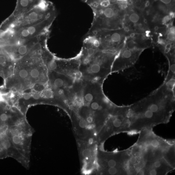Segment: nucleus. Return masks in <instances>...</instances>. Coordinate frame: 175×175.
I'll return each instance as SVG.
<instances>
[{
    "label": "nucleus",
    "mask_w": 175,
    "mask_h": 175,
    "mask_svg": "<svg viewBox=\"0 0 175 175\" xmlns=\"http://www.w3.org/2000/svg\"><path fill=\"white\" fill-rule=\"evenodd\" d=\"M33 98L35 100H38L39 99L40 97V95L39 93H35L33 95Z\"/></svg>",
    "instance_id": "obj_23"
},
{
    "label": "nucleus",
    "mask_w": 175,
    "mask_h": 175,
    "mask_svg": "<svg viewBox=\"0 0 175 175\" xmlns=\"http://www.w3.org/2000/svg\"><path fill=\"white\" fill-rule=\"evenodd\" d=\"M151 145L153 147L155 148L158 147L159 145V142L157 139H154L151 141Z\"/></svg>",
    "instance_id": "obj_18"
},
{
    "label": "nucleus",
    "mask_w": 175,
    "mask_h": 175,
    "mask_svg": "<svg viewBox=\"0 0 175 175\" xmlns=\"http://www.w3.org/2000/svg\"><path fill=\"white\" fill-rule=\"evenodd\" d=\"M144 116L146 118L150 119L152 118L154 116V113L148 109H146L145 111L144 112Z\"/></svg>",
    "instance_id": "obj_12"
},
{
    "label": "nucleus",
    "mask_w": 175,
    "mask_h": 175,
    "mask_svg": "<svg viewBox=\"0 0 175 175\" xmlns=\"http://www.w3.org/2000/svg\"><path fill=\"white\" fill-rule=\"evenodd\" d=\"M30 77L32 79H37L40 76V72L39 70L36 68H33L30 71L29 73Z\"/></svg>",
    "instance_id": "obj_8"
},
{
    "label": "nucleus",
    "mask_w": 175,
    "mask_h": 175,
    "mask_svg": "<svg viewBox=\"0 0 175 175\" xmlns=\"http://www.w3.org/2000/svg\"><path fill=\"white\" fill-rule=\"evenodd\" d=\"M129 19L131 22L135 23L139 21L140 18L138 14L136 13H133L130 16Z\"/></svg>",
    "instance_id": "obj_10"
},
{
    "label": "nucleus",
    "mask_w": 175,
    "mask_h": 175,
    "mask_svg": "<svg viewBox=\"0 0 175 175\" xmlns=\"http://www.w3.org/2000/svg\"><path fill=\"white\" fill-rule=\"evenodd\" d=\"M42 0H17L15 8L11 15L17 17L22 15L36 6Z\"/></svg>",
    "instance_id": "obj_5"
},
{
    "label": "nucleus",
    "mask_w": 175,
    "mask_h": 175,
    "mask_svg": "<svg viewBox=\"0 0 175 175\" xmlns=\"http://www.w3.org/2000/svg\"><path fill=\"white\" fill-rule=\"evenodd\" d=\"M150 174L151 175H156L157 174V172L155 169H152L150 171Z\"/></svg>",
    "instance_id": "obj_26"
},
{
    "label": "nucleus",
    "mask_w": 175,
    "mask_h": 175,
    "mask_svg": "<svg viewBox=\"0 0 175 175\" xmlns=\"http://www.w3.org/2000/svg\"><path fill=\"white\" fill-rule=\"evenodd\" d=\"M167 38L169 40L174 41L175 40V33L170 32L167 35Z\"/></svg>",
    "instance_id": "obj_19"
},
{
    "label": "nucleus",
    "mask_w": 175,
    "mask_h": 175,
    "mask_svg": "<svg viewBox=\"0 0 175 175\" xmlns=\"http://www.w3.org/2000/svg\"><path fill=\"white\" fill-rule=\"evenodd\" d=\"M81 153V155L83 158L87 159L91 157L93 154V152L90 148H85L82 149Z\"/></svg>",
    "instance_id": "obj_6"
},
{
    "label": "nucleus",
    "mask_w": 175,
    "mask_h": 175,
    "mask_svg": "<svg viewBox=\"0 0 175 175\" xmlns=\"http://www.w3.org/2000/svg\"><path fill=\"white\" fill-rule=\"evenodd\" d=\"M162 2L165 4H169L171 2L172 0H160Z\"/></svg>",
    "instance_id": "obj_24"
},
{
    "label": "nucleus",
    "mask_w": 175,
    "mask_h": 175,
    "mask_svg": "<svg viewBox=\"0 0 175 175\" xmlns=\"http://www.w3.org/2000/svg\"><path fill=\"white\" fill-rule=\"evenodd\" d=\"M149 5H150V2H149V1H148L146 3L145 6H146L147 7V6H149Z\"/></svg>",
    "instance_id": "obj_28"
},
{
    "label": "nucleus",
    "mask_w": 175,
    "mask_h": 175,
    "mask_svg": "<svg viewBox=\"0 0 175 175\" xmlns=\"http://www.w3.org/2000/svg\"><path fill=\"white\" fill-rule=\"evenodd\" d=\"M170 32L172 33H175V27H172L170 29Z\"/></svg>",
    "instance_id": "obj_27"
},
{
    "label": "nucleus",
    "mask_w": 175,
    "mask_h": 175,
    "mask_svg": "<svg viewBox=\"0 0 175 175\" xmlns=\"http://www.w3.org/2000/svg\"><path fill=\"white\" fill-rule=\"evenodd\" d=\"M154 166L156 168H159L161 166V164L160 161H156L154 163Z\"/></svg>",
    "instance_id": "obj_22"
},
{
    "label": "nucleus",
    "mask_w": 175,
    "mask_h": 175,
    "mask_svg": "<svg viewBox=\"0 0 175 175\" xmlns=\"http://www.w3.org/2000/svg\"><path fill=\"white\" fill-rule=\"evenodd\" d=\"M78 124L80 128L83 129H84L87 128L88 125L86 120L85 119L81 117L79 119Z\"/></svg>",
    "instance_id": "obj_7"
},
{
    "label": "nucleus",
    "mask_w": 175,
    "mask_h": 175,
    "mask_svg": "<svg viewBox=\"0 0 175 175\" xmlns=\"http://www.w3.org/2000/svg\"><path fill=\"white\" fill-rule=\"evenodd\" d=\"M53 92L51 89H46L44 92V95L46 98H50L53 96Z\"/></svg>",
    "instance_id": "obj_14"
},
{
    "label": "nucleus",
    "mask_w": 175,
    "mask_h": 175,
    "mask_svg": "<svg viewBox=\"0 0 175 175\" xmlns=\"http://www.w3.org/2000/svg\"><path fill=\"white\" fill-rule=\"evenodd\" d=\"M29 74V72L27 70L25 69H22L19 70L18 72V76L20 78L24 79L28 77Z\"/></svg>",
    "instance_id": "obj_9"
},
{
    "label": "nucleus",
    "mask_w": 175,
    "mask_h": 175,
    "mask_svg": "<svg viewBox=\"0 0 175 175\" xmlns=\"http://www.w3.org/2000/svg\"><path fill=\"white\" fill-rule=\"evenodd\" d=\"M55 6L49 0H42L37 5L22 15L17 17L12 16L15 25L19 28L37 24L47 19L56 18Z\"/></svg>",
    "instance_id": "obj_3"
},
{
    "label": "nucleus",
    "mask_w": 175,
    "mask_h": 175,
    "mask_svg": "<svg viewBox=\"0 0 175 175\" xmlns=\"http://www.w3.org/2000/svg\"><path fill=\"white\" fill-rule=\"evenodd\" d=\"M130 162L133 164H134L137 162V159L135 157H132L130 159Z\"/></svg>",
    "instance_id": "obj_25"
},
{
    "label": "nucleus",
    "mask_w": 175,
    "mask_h": 175,
    "mask_svg": "<svg viewBox=\"0 0 175 175\" xmlns=\"http://www.w3.org/2000/svg\"><path fill=\"white\" fill-rule=\"evenodd\" d=\"M122 124V120L119 117L115 118L113 121V126L116 128L120 127Z\"/></svg>",
    "instance_id": "obj_11"
},
{
    "label": "nucleus",
    "mask_w": 175,
    "mask_h": 175,
    "mask_svg": "<svg viewBox=\"0 0 175 175\" xmlns=\"http://www.w3.org/2000/svg\"><path fill=\"white\" fill-rule=\"evenodd\" d=\"M24 99L26 100H28L31 98V95L29 93H25L23 95Z\"/></svg>",
    "instance_id": "obj_21"
},
{
    "label": "nucleus",
    "mask_w": 175,
    "mask_h": 175,
    "mask_svg": "<svg viewBox=\"0 0 175 175\" xmlns=\"http://www.w3.org/2000/svg\"><path fill=\"white\" fill-rule=\"evenodd\" d=\"M133 115V113L132 110L130 109L128 110V112H127L126 114V117L127 118H130L132 117Z\"/></svg>",
    "instance_id": "obj_20"
},
{
    "label": "nucleus",
    "mask_w": 175,
    "mask_h": 175,
    "mask_svg": "<svg viewBox=\"0 0 175 175\" xmlns=\"http://www.w3.org/2000/svg\"><path fill=\"white\" fill-rule=\"evenodd\" d=\"M7 59L5 56L3 55H0V65H4L6 63Z\"/></svg>",
    "instance_id": "obj_17"
},
{
    "label": "nucleus",
    "mask_w": 175,
    "mask_h": 175,
    "mask_svg": "<svg viewBox=\"0 0 175 175\" xmlns=\"http://www.w3.org/2000/svg\"><path fill=\"white\" fill-rule=\"evenodd\" d=\"M135 36V34L134 33H132L130 35V36L131 37H133L134 36Z\"/></svg>",
    "instance_id": "obj_29"
},
{
    "label": "nucleus",
    "mask_w": 175,
    "mask_h": 175,
    "mask_svg": "<svg viewBox=\"0 0 175 175\" xmlns=\"http://www.w3.org/2000/svg\"><path fill=\"white\" fill-rule=\"evenodd\" d=\"M33 133L32 128L23 118H15L9 126L8 135L10 140L22 158L25 167L29 166Z\"/></svg>",
    "instance_id": "obj_2"
},
{
    "label": "nucleus",
    "mask_w": 175,
    "mask_h": 175,
    "mask_svg": "<svg viewBox=\"0 0 175 175\" xmlns=\"http://www.w3.org/2000/svg\"><path fill=\"white\" fill-rule=\"evenodd\" d=\"M116 54L98 50L91 55L81 52L79 70L86 82L101 83L111 72Z\"/></svg>",
    "instance_id": "obj_1"
},
{
    "label": "nucleus",
    "mask_w": 175,
    "mask_h": 175,
    "mask_svg": "<svg viewBox=\"0 0 175 175\" xmlns=\"http://www.w3.org/2000/svg\"><path fill=\"white\" fill-rule=\"evenodd\" d=\"M117 164L116 161L113 159L109 160L107 162V165L109 167H115Z\"/></svg>",
    "instance_id": "obj_15"
},
{
    "label": "nucleus",
    "mask_w": 175,
    "mask_h": 175,
    "mask_svg": "<svg viewBox=\"0 0 175 175\" xmlns=\"http://www.w3.org/2000/svg\"><path fill=\"white\" fill-rule=\"evenodd\" d=\"M108 173L110 175H114L117 172V170L115 167H109L108 170Z\"/></svg>",
    "instance_id": "obj_16"
},
{
    "label": "nucleus",
    "mask_w": 175,
    "mask_h": 175,
    "mask_svg": "<svg viewBox=\"0 0 175 175\" xmlns=\"http://www.w3.org/2000/svg\"><path fill=\"white\" fill-rule=\"evenodd\" d=\"M101 84L97 82H85L83 93L84 104H89L93 100L104 96Z\"/></svg>",
    "instance_id": "obj_4"
},
{
    "label": "nucleus",
    "mask_w": 175,
    "mask_h": 175,
    "mask_svg": "<svg viewBox=\"0 0 175 175\" xmlns=\"http://www.w3.org/2000/svg\"><path fill=\"white\" fill-rule=\"evenodd\" d=\"M2 124H1L0 123V126H1V125Z\"/></svg>",
    "instance_id": "obj_30"
},
{
    "label": "nucleus",
    "mask_w": 175,
    "mask_h": 175,
    "mask_svg": "<svg viewBox=\"0 0 175 175\" xmlns=\"http://www.w3.org/2000/svg\"><path fill=\"white\" fill-rule=\"evenodd\" d=\"M6 152L1 144H0V159L7 157Z\"/></svg>",
    "instance_id": "obj_13"
}]
</instances>
